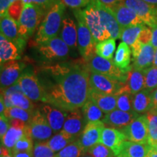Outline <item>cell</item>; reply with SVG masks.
<instances>
[{
    "label": "cell",
    "instance_id": "45",
    "mask_svg": "<svg viewBox=\"0 0 157 157\" xmlns=\"http://www.w3.org/2000/svg\"><path fill=\"white\" fill-rule=\"evenodd\" d=\"M24 5H35L42 7L48 13L60 0H22Z\"/></svg>",
    "mask_w": 157,
    "mask_h": 157
},
{
    "label": "cell",
    "instance_id": "17",
    "mask_svg": "<svg viewBox=\"0 0 157 157\" xmlns=\"http://www.w3.org/2000/svg\"><path fill=\"white\" fill-rule=\"evenodd\" d=\"M41 112L48 120L53 132L61 131L65 121L68 115V111L55 107L50 104H44L40 109Z\"/></svg>",
    "mask_w": 157,
    "mask_h": 157
},
{
    "label": "cell",
    "instance_id": "32",
    "mask_svg": "<svg viewBox=\"0 0 157 157\" xmlns=\"http://www.w3.org/2000/svg\"><path fill=\"white\" fill-rule=\"evenodd\" d=\"M82 112L87 124L93 121H102L105 117L103 111L90 99L82 107Z\"/></svg>",
    "mask_w": 157,
    "mask_h": 157
},
{
    "label": "cell",
    "instance_id": "58",
    "mask_svg": "<svg viewBox=\"0 0 157 157\" xmlns=\"http://www.w3.org/2000/svg\"><path fill=\"white\" fill-rule=\"evenodd\" d=\"M143 1L146 2V3L149 4V5H151L155 6V7H157V0H143Z\"/></svg>",
    "mask_w": 157,
    "mask_h": 157
},
{
    "label": "cell",
    "instance_id": "3",
    "mask_svg": "<svg viewBox=\"0 0 157 157\" xmlns=\"http://www.w3.org/2000/svg\"><path fill=\"white\" fill-rule=\"evenodd\" d=\"M47 12L35 5H25L17 23L19 33L25 41L39 28Z\"/></svg>",
    "mask_w": 157,
    "mask_h": 157
},
{
    "label": "cell",
    "instance_id": "47",
    "mask_svg": "<svg viewBox=\"0 0 157 157\" xmlns=\"http://www.w3.org/2000/svg\"><path fill=\"white\" fill-rule=\"evenodd\" d=\"M11 126L10 119L7 118L5 115L0 116V137L1 140L7 133Z\"/></svg>",
    "mask_w": 157,
    "mask_h": 157
},
{
    "label": "cell",
    "instance_id": "2",
    "mask_svg": "<svg viewBox=\"0 0 157 157\" xmlns=\"http://www.w3.org/2000/svg\"><path fill=\"white\" fill-rule=\"evenodd\" d=\"M66 6L58 2L46 13L35 35V41L39 45L56 38L60 33L65 16Z\"/></svg>",
    "mask_w": 157,
    "mask_h": 157
},
{
    "label": "cell",
    "instance_id": "44",
    "mask_svg": "<svg viewBox=\"0 0 157 157\" xmlns=\"http://www.w3.org/2000/svg\"><path fill=\"white\" fill-rule=\"evenodd\" d=\"M24 3L23 2L22 0H15L14 1L10 7H9L7 13H8L10 16L13 18L14 21L18 23L21 15L22 14V12L24 7Z\"/></svg>",
    "mask_w": 157,
    "mask_h": 157
},
{
    "label": "cell",
    "instance_id": "61",
    "mask_svg": "<svg viewBox=\"0 0 157 157\" xmlns=\"http://www.w3.org/2000/svg\"><path fill=\"white\" fill-rule=\"evenodd\" d=\"M116 157H127V156H125V155H124V154H120L118 155V156H116Z\"/></svg>",
    "mask_w": 157,
    "mask_h": 157
},
{
    "label": "cell",
    "instance_id": "15",
    "mask_svg": "<svg viewBox=\"0 0 157 157\" xmlns=\"http://www.w3.org/2000/svg\"><path fill=\"white\" fill-rule=\"evenodd\" d=\"M0 29H1V34H2L10 42L14 43L18 48L20 51L23 50L26 41L20 35L17 23L7 13L1 16Z\"/></svg>",
    "mask_w": 157,
    "mask_h": 157
},
{
    "label": "cell",
    "instance_id": "35",
    "mask_svg": "<svg viewBox=\"0 0 157 157\" xmlns=\"http://www.w3.org/2000/svg\"><path fill=\"white\" fill-rule=\"evenodd\" d=\"M117 109L126 112H135L133 111V99L134 95L122 87L117 95Z\"/></svg>",
    "mask_w": 157,
    "mask_h": 157
},
{
    "label": "cell",
    "instance_id": "60",
    "mask_svg": "<svg viewBox=\"0 0 157 157\" xmlns=\"http://www.w3.org/2000/svg\"><path fill=\"white\" fill-rule=\"evenodd\" d=\"M150 146H151L153 148H154L155 150L157 151V143H153V144H151Z\"/></svg>",
    "mask_w": 157,
    "mask_h": 157
},
{
    "label": "cell",
    "instance_id": "24",
    "mask_svg": "<svg viewBox=\"0 0 157 157\" xmlns=\"http://www.w3.org/2000/svg\"><path fill=\"white\" fill-rule=\"evenodd\" d=\"M90 99L92 100L104 113H109L117 109V96L109 95L90 89Z\"/></svg>",
    "mask_w": 157,
    "mask_h": 157
},
{
    "label": "cell",
    "instance_id": "59",
    "mask_svg": "<svg viewBox=\"0 0 157 157\" xmlns=\"http://www.w3.org/2000/svg\"><path fill=\"white\" fill-rule=\"evenodd\" d=\"M153 66L157 68V49H156V50H155L154 60V63H153Z\"/></svg>",
    "mask_w": 157,
    "mask_h": 157
},
{
    "label": "cell",
    "instance_id": "46",
    "mask_svg": "<svg viewBox=\"0 0 157 157\" xmlns=\"http://www.w3.org/2000/svg\"><path fill=\"white\" fill-rule=\"evenodd\" d=\"M66 7L73 10L82 9L89 5L90 0H60Z\"/></svg>",
    "mask_w": 157,
    "mask_h": 157
},
{
    "label": "cell",
    "instance_id": "4",
    "mask_svg": "<svg viewBox=\"0 0 157 157\" xmlns=\"http://www.w3.org/2000/svg\"><path fill=\"white\" fill-rule=\"evenodd\" d=\"M74 14L76 19L78 34V50L81 56L86 61L95 55L96 43L91 31L84 21L82 9L74 10Z\"/></svg>",
    "mask_w": 157,
    "mask_h": 157
},
{
    "label": "cell",
    "instance_id": "40",
    "mask_svg": "<svg viewBox=\"0 0 157 157\" xmlns=\"http://www.w3.org/2000/svg\"><path fill=\"white\" fill-rule=\"evenodd\" d=\"M29 135L25 132L23 136L17 141L13 150V153L15 152H33L34 150V142Z\"/></svg>",
    "mask_w": 157,
    "mask_h": 157
},
{
    "label": "cell",
    "instance_id": "20",
    "mask_svg": "<svg viewBox=\"0 0 157 157\" xmlns=\"http://www.w3.org/2000/svg\"><path fill=\"white\" fill-rule=\"evenodd\" d=\"M139 116L140 115L135 112H126L117 109L111 112L106 113L102 121L112 128L122 129L129 124Z\"/></svg>",
    "mask_w": 157,
    "mask_h": 157
},
{
    "label": "cell",
    "instance_id": "62",
    "mask_svg": "<svg viewBox=\"0 0 157 157\" xmlns=\"http://www.w3.org/2000/svg\"><path fill=\"white\" fill-rule=\"evenodd\" d=\"M82 157H93L91 156V155H90V156H83Z\"/></svg>",
    "mask_w": 157,
    "mask_h": 157
},
{
    "label": "cell",
    "instance_id": "41",
    "mask_svg": "<svg viewBox=\"0 0 157 157\" xmlns=\"http://www.w3.org/2000/svg\"><path fill=\"white\" fill-rule=\"evenodd\" d=\"M56 153L49 146L48 141L35 142L33 156L34 157H55Z\"/></svg>",
    "mask_w": 157,
    "mask_h": 157
},
{
    "label": "cell",
    "instance_id": "18",
    "mask_svg": "<svg viewBox=\"0 0 157 157\" xmlns=\"http://www.w3.org/2000/svg\"><path fill=\"white\" fill-rule=\"evenodd\" d=\"M127 140L121 129L112 127H105L102 132L101 143L111 149L117 156L120 154L123 143Z\"/></svg>",
    "mask_w": 157,
    "mask_h": 157
},
{
    "label": "cell",
    "instance_id": "52",
    "mask_svg": "<svg viewBox=\"0 0 157 157\" xmlns=\"http://www.w3.org/2000/svg\"><path fill=\"white\" fill-rule=\"evenodd\" d=\"M0 157H13V154L12 151L8 150L3 146H1L0 148Z\"/></svg>",
    "mask_w": 157,
    "mask_h": 157
},
{
    "label": "cell",
    "instance_id": "57",
    "mask_svg": "<svg viewBox=\"0 0 157 157\" xmlns=\"http://www.w3.org/2000/svg\"><path fill=\"white\" fill-rule=\"evenodd\" d=\"M147 157H157V151L151 146H150V147H149Z\"/></svg>",
    "mask_w": 157,
    "mask_h": 157
},
{
    "label": "cell",
    "instance_id": "14",
    "mask_svg": "<svg viewBox=\"0 0 157 157\" xmlns=\"http://www.w3.org/2000/svg\"><path fill=\"white\" fill-rule=\"evenodd\" d=\"M104 128L105 124L102 121H93L87 124L78 140V143L85 153L95 145L101 143L102 132Z\"/></svg>",
    "mask_w": 157,
    "mask_h": 157
},
{
    "label": "cell",
    "instance_id": "63",
    "mask_svg": "<svg viewBox=\"0 0 157 157\" xmlns=\"http://www.w3.org/2000/svg\"><path fill=\"white\" fill-rule=\"evenodd\" d=\"M14 1H15V0H14Z\"/></svg>",
    "mask_w": 157,
    "mask_h": 157
},
{
    "label": "cell",
    "instance_id": "55",
    "mask_svg": "<svg viewBox=\"0 0 157 157\" xmlns=\"http://www.w3.org/2000/svg\"><path fill=\"white\" fill-rule=\"evenodd\" d=\"M13 154V157H34L33 152H15Z\"/></svg>",
    "mask_w": 157,
    "mask_h": 157
},
{
    "label": "cell",
    "instance_id": "5",
    "mask_svg": "<svg viewBox=\"0 0 157 157\" xmlns=\"http://www.w3.org/2000/svg\"><path fill=\"white\" fill-rule=\"evenodd\" d=\"M82 11L84 21L91 31L96 44L111 39V34L102 23L95 0H90L89 5L82 9Z\"/></svg>",
    "mask_w": 157,
    "mask_h": 157
},
{
    "label": "cell",
    "instance_id": "1",
    "mask_svg": "<svg viewBox=\"0 0 157 157\" xmlns=\"http://www.w3.org/2000/svg\"><path fill=\"white\" fill-rule=\"evenodd\" d=\"M39 79L47 95L46 103L71 112L90 99V70L78 63H58L45 68Z\"/></svg>",
    "mask_w": 157,
    "mask_h": 157
},
{
    "label": "cell",
    "instance_id": "19",
    "mask_svg": "<svg viewBox=\"0 0 157 157\" xmlns=\"http://www.w3.org/2000/svg\"><path fill=\"white\" fill-rule=\"evenodd\" d=\"M109 8L112 10L118 23L120 25L122 29L133 25L144 24L142 20L132 10L123 4Z\"/></svg>",
    "mask_w": 157,
    "mask_h": 157
},
{
    "label": "cell",
    "instance_id": "31",
    "mask_svg": "<svg viewBox=\"0 0 157 157\" xmlns=\"http://www.w3.org/2000/svg\"><path fill=\"white\" fill-rule=\"evenodd\" d=\"M77 137L72 136L63 130L60 131L48 140L49 146L55 153L60 152L65 147L76 141Z\"/></svg>",
    "mask_w": 157,
    "mask_h": 157
},
{
    "label": "cell",
    "instance_id": "7",
    "mask_svg": "<svg viewBox=\"0 0 157 157\" xmlns=\"http://www.w3.org/2000/svg\"><path fill=\"white\" fill-rule=\"evenodd\" d=\"M87 62L90 71L110 76L122 83H125L127 81L129 71H124L118 68L112 60H108L95 54Z\"/></svg>",
    "mask_w": 157,
    "mask_h": 157
},
{
    "label": "cell",
    "instance_id": "11",
    "mask_svg": "<svg viewBox=\"0 0 157 157\" xmlns=\"http://www.w3.org/2000/svg\"><path fill=\"white\" fill-rule=\"evenodd\" d=\"M38 50L44 58L50 60L67 58L70 52L68 45L59 36L39 44Z\"/></svg>",
    "mask_w": 157,
    "mask_h": 157
},
{
    "label": "cell",
    "instance_id": "13",
    "mask_svg": "<svg viewBox=\"0 0 157 157\" xmlns=\"http://www.w3.org/2000/svg\"><path fill=\"white\" fill-rule=\"evenodd\" d=\"M25 65L23 62L12 60L1 64L0 84L1 90L7 89L17 84L25 70Z\"/></svg>",
    "mask_w": 157,
    "mask_h": 157
},
{
    "label": "cell",
    "instance_id": "29",
    "mask_svg": "<svg viewBox=\"0 0 157 157\" xmlns=\"http://www.w3.org/2000/svg\"><path fill=\"white\" fill-rule=\"evenodd\" d=\"M132 50L129 45L124 42H121L116 50L113 62L116 66L124 71H130L132 66H130Z\"/></svg>",
    "mask_w": 157,
    "mask_h": 157
},
{
    "label": "cell",
    "instance_id": "23",
    "mask_svg": "<svg viewBox=\"0 0 157 157\" xmlns=\"http://www.w3.org/2000/svg\"><path fill=\"white\" fill-rule=\"evenodd\" d=\"M60 37L71 50H76L78 47L77 25L69 16H64L60 31Z\"/></svg>",
    "mask_w": 157,
    "mask_h": 157
},
{
    "label": "cell",
    "instance_id": "30",
    "mask_svg": "<svg viewBox=\"0 0 157 157\" xmlns=\"http://www.w3.org/2000/svg\"><path fill=\"white\" fill-rule=\"evenodd\" d=\"M150 145L125 140L121 146L120 154L127 157H147Z\"/></svg>",
    "mask_w": 157,
    "mask_h": 157
},
{
    "label": "cell",
    "instance_id": "38",
    "mask_svg": "<svg viewBox=\"0 0 157 157\" xmlns=\"http://www.w3.org/2000/svg\"><path fill=\"white\" fill-rule=\"evenodd\" d=\"M85 151L78 143V140H76L58 152L56 155V157H82Z\"/></svg>",
    "mask_w": 157,
    "mask_h": 157
},
{
    "label": "cell",
    "instance_id": "26",
    "mask_svg": "<svg viewBox=\"0 0 157 157\" xmlns=\"http://www.w3.org/2000/svg\"><path fill=\"white\" fill-rule=\"evenodd\" d=\"M122 88L134 95L145 89L144 71L137 70L132 67L128 72L127 81Z\"/></svg>",
    "mask_w": 157,
    "mask_h": 157
},
{
    "label": "cell",
    "instance_id": "12",
    "mask_svg": "<svg viewBox=\"0 0 157 157\" xmlns=\"http://www.w3.org/2000/svg\"><path fill=\"white\" fill-rule=\"evenodd\" d=\"M90 88L100 93L117 95L124 83L103 74L90 71Z\"/></svg>",
    "mask_w": 157,
    "mask_h": 157
},
{
    "label": "cell",
    "instance_id": "39",
    "mask_svg": "<svg viewBox=\"0 0 157 157\" xmlns=\"http://www.w3.org/2000/svg\"><path fill=\"white\" fill-rule=\"evenodd\" d=\"M148 119V144L157 143V113L154 111H149L146 113Z\"/></svg>",
    "mask_w": 157,
    "mask_h": 157
},
{
    "label": "cell",
    "instance_id": "64",
    "mask_svg": "<svg viewBox=\"0 0 157 157\" xmlns=\"http://www.w3.org/2000/svg\"><path fill=\"white\" fill-rule=\"evenodd\" d=\"M55 157H56V156H55Z\"/></svg>",
    "mask_w": 157,
    "mask_h": 157
},
{
    "label": "cell",
    "instance_id": "48",
    "mask_svg": "<svg viewBox=\"0 0 157 157\" xmlns=\"http://www.w3.org/2000/svg\"><path fill=\"white\" fill-rule=\"evenodd\" d=\"M152 39V31L151 29L148 27H146L143 30L141 31L140 34H139V36L137 39L143 44H151Z\"/></svg>",
    "mask_w": 157,
    "mask_h": 157
},
{
    "label": "cell",
    "instance_id": "6",
    "mask_svg": "<svg viewBox=\"0 0 157 157\" xmlns=\"http://www.w3.org/2000/svg\"><path fill=\"white\" fill-rule=\"evenodd\" d=\"M17 83L23 93L31 101L46 103L47 95L44 86L32 71L24 70Z\"/></svg>",
    "mask_w": 157,
    "mask_h": 157
},
{
    "label": "cell",
    "instance_id": "50",
    "mask_svg": "<svg viewBox=\"0 0 157 157\" xmlns=\"http://www.w3.org/2000/svg\"><path fill=\"white\" fill-rule=\"evenodd\" d=\"M143 44H142V43L137 39L136 42H135L134 44L130 47L131 50H132V55L133 58H135V57H137L138 56V54L140 53Z\"/></svg>",
    "mask_w": 157,
    "mask_h": 157
},
{
    "label": "cell",
    "instance_id": "33",
    "mask_svg": "<svg viewBox=\"0 0 157 157\" xmlns=\"http://www.w3.org/2000/svg\"><path fill=\"white\" fill-rule=\"evenodd\" d=\"M115 50L116 40L113 39L100 42L95 45V54L108 60H112Z\"/></svg>",
    "mask_w": 157,
    "mask_h": 157
},
{
    "label": "cell",
    "instance_id": "27",
    "mask_svg": "<svg viewBox=\"0 0 157 157\" xmlns=\"http://www.w3.org/2000/svg\"><path fill=\"white\" fill-rule=\"evenodd\" d=\"M21 58V51L18 48L10 41L0 35V62L4 63L17 60Z\"/></svg>",
    "mask_w": 157,
    "mask_h": 157
},
{
    "label": "cell",
    "instance_id": "54",
    "mask_svg": "<svg viewBox=\"0 0 157 157\" xmlns=\"http://www.w3.org/2000/svg\"><path fill=\"white\" fill-rule=\"evenodd\" d=\"M152 100H153V105L151 111H154L157 113V88L153 92L152 95Z\"/></svg>",
    "mask_w": 157,
    "mask_h": 157
},
{
    "label": "cell",
    "instance_id": "37",
    "mask_svg": "<svg viewBox=\"0 0 157 157\" xmlns=\"http://www.w3.org/2000/svg\"><path fill=\"white\" fill-rule=\"evenodd\" d=\"M9 98L13 106L21 108L27 111H34V103L23 92H17L12 94Z\"/></svg>",
    "mask_w": 157,
    "mask_h": 157
},
{
    "label": "cell",
    "instance_id": "16",
    "mask_svg": "<svg viewBox=\"0 0 157 157\" xmlns=\"http://www.w3.org/2000/svg\"><path fill=\"white\" fill-rule=\"evenodd\" d=\"M95 2L102 23L111 34V39L115 40L121 39L123 29L118 23L112 10L99 0H95Z\"/></svg>",
    "mask_w": 157,
    "mask_h": 157
},
{
    "label": "cell",
    "instance_id": "49",
    "mask_svg": "<svg viewBox=\"0 0 157 157\" xmlns=\"http://www.w3.org/2000/svg\"><path fill=\"white\" fill-rule=\"evenodd\" d=\"M14 2V0H0V15H3L7 13L9 7Z\"/></svg>",
    "mask_w": 157,
    "mask_h": 157
},
{
    "label": "cell",
    "instance_id": "42",
    "mask_svg": "<svg viewBox=\"0 0 157 157\" xmlns=\"http://www.w3.org/2000/svg\"><path fill=\"white\" fill-rule=\"evenodd\" d=\"M145 89L154 92L157 88V68L152 66L144 71Z\"/></svg>",
    "mask_w": 157,
    "mask_h": 157
},
{
    "label": "cell",
    "instance_id": "21",
    "mask_svg": "<svg viewBox=\"0 0 157 157\" xmlns=\"http://www.w3.org/2000/svg\"><path fill=\"white\" fill-rule=\"evenodd\" d=\"M11 126L1 140V146H3L13 151L17 141L25 134L27 124L17 119H11Z\"/></svg>",
    "mask_w": 157,
    "mask_h": 157
},
{
    "label": "cell",
    "instance_id": "43",
    "mask_svg": "<svg viewBox=\"0 0 157 157\" xmlns=\"http://www.w3.org/2000/svg\"><path fill=\"white\" fill-rule=\"evenodd\" d=\"M87 153L93 157H115V154L109 148L102 144L98 143L90 148Z\"/></svg>",
    "mask_w": 157,
    "mask_h": 157
},
{
    "label": "cell",
    "instance_id": "53",
    "mask_svg": "<svg viewBox=\"0 0 157 157\" xmlns=\"http://www.w3.org/2000/svg\"><path fill=\"white\" fill-rule=\"evenodd\" d=\"M152 31V39L151 42V44L155 49H157V25L155 26L154 28L151 29Z\"/></svg>",
    "mask_w": 157,
    "mask_h": 157
},
{
    "label": "cell",
    "instance_id": "28",
    "mask_svg": "<svg viewBox=\"0 0 157 157\" xmlns=\"http://www.w3.org/2000/svg\"><path fill=\"white\" fill-rule=\"evenodd\" d=\"M152 95L153 92L146 89L135 94L133 99V111L139 115L151 111L153 105Z\"/></svg>",
    "mask_w": 157,
    "mask_h": 157
},
{
    "label": "cell",
    "instance_id": "36",
    "mask_svg": "<svg viewBox=\"0 0 157 157\" xmlns=\"http://www.w3.org/2000/svg\"><path fill=\"white\" fill-rule=\"evenodd\" d=\"M146 27V25L140 24L123 29L121 36L122 42H124L125 44L131 47L137 40L139 34Z\"/></svg>",
    "mask_w": 157,
    "mask_h": 157
},
{
    "label": "cell",
    "instance_id": "22",
    "mask_svg": "<svg viewBox=\"0 0 157 157\" xmlns=\"http://www.w3.org/2000/svg\"><path fill=\"white\" fill-rule=\"evenodd\" d=\"M87 123L84 119L82 110H74L68 112L62 130L72 136L78 137H80Z\"/></svg>",
    "mask_w": 157,
    "mask_h": 157
},
{
    "label": "cell",
    "instance_id": "51",
    "mask_svg": "<svg viewBox=\"0 0 157 157\" xmlns=\"http://www.w3.org/2000/svg\"><path fill=\"white\" fill-rule=\"evenodd\" d=\"M99 1L109 7H112L122 4V0H99Z\"/></svg>",
    "mask_w": 157,
    "mask_h": 157
},
{
    "label": "cell",
    "instance_id": "25",
    "mask_svg": "<svg viewBox=\"0 0 157 157\" xmlns=\"http://www.w3.org/2000/svg\"><path fill=\"white\" fill-rule=\"evenodd\" d=\"M155 49L151 44H143L138 56L133 58L132 68L135 69L145 71L151 67L154 60Z\"/></svg>",
    "mask_w": 157,
    "mask_h": 157
},
{
    "label": "cell",
    "instance_id": "8",
    "mask_svg": "<svg viewBox=\"0 0 157 157\" xmlns=\"http://www.w3.org/2000/svg\"><path fill=\"white\" fill-rule=\"evenodd\" d=\"M25 132L36 142H41L50 140L53 130L40 110H36L30 122L26 124Z\"/></svg>",
    "mask_w": 157,
    "mask_h": 157
},
{
    "label": "cell",
    "instance_id": "10",
    "mask_svg": "<svg viewBox=\"0 0 157 157\" xmlns=\"http://www.w3.org/2000/svg\"><path fill=\"white\" fill-rule=\"evenodd\" d=\"M122 4L132 10L151 29L157 25V7L143 0H122Z\"/></svg>",
    "mask_w": 157,
    "mask_h": 157
},
{
    "label": "cell",
    "instance_id": "56",
    "mask_svg": "<svg viewBox=\"0 0 157 157\" xmlns=\"http://www.w3.org/2000/svg\"><path fill=\"white\" fill-rule=\"evenodd\" d=\"M6 109L5 101H4V97L2 94H1V98H0V114L4 115Z\"/></svg>",
    "mask_w": 157,
    "mask_h": 157
},
{
    "label": "cell",
    "instance_id": "34",
    "mask_svg": "<svg viewBox=\"0 0 157 157\" xmlns=\"http://www.w3.org/2000/svg\"><path fill=\"white\" fill-rule=\"evenodd\" d=\"M35 111H30L15 106L6 109L4 115L9 119H17L29 124L32 119Z\"/></svg>",
    "mask_w": 157,
    "mask_h": 157
},
{
    "label": "cell",
    "instance_id": "9",
    "mask_svg": "<svg viewBox=\"0 0 157 157\" xmlns=\"http://www.w3.org/2000/svg\"><path fill=\"white\" fill-rule=\"evenodd\" d=\"M121 131L124 134L127 140L131 142L148 144V126L146 115H141L136 118L129 124Z\"/></svg>",
    "mask_w": 157,
    "mask_h": 157
}]
</instances>
